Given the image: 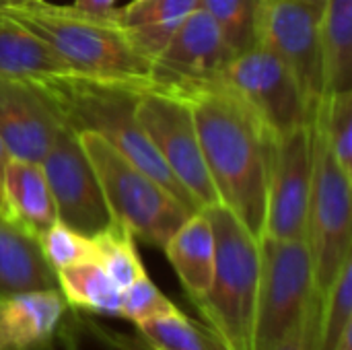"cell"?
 Listing matches in <instances>:
<instances>
[{
	"mask_svg": "<svg viewBox=\"0 0 352 350\" xmlns=\"http://www.w3.org/2000/svg\"><path fill=\"white\" fill-rule=\"evenodd\" d=\"M186 101L219 202L260 239L276 136L225 83Z\"/></svg>",
	"mask_w": 352,
	"mask_h": 350,
	"instance_id": "6da1fadb",
	"label": "cell"
},
{
	"mask_svg": "<svg viewBox=\"0 0 352 350\" xmlns=\"http://www.w3.org/2000/svg\"><path fill=\"white\" fill-rule=\"evenodd\" d=\"M0 12L39 37L76 74L151 89V60L111 14H91L47 0H0Z\"/></svg>",
	"mask_w": 352,
	"mask_h": 350,
	"instance_id": "7a4b0ae2",
	"label": "cell"
},
{
	"mask_svg": "<svg viewBox=\"0 0 352 350\" xmlns=\"http://www.w3.org/2000/svg\"><path fill=\"white\" fill-rule=\"evenodd\" d=\"M37 85L62 124H66L72 132H95L103 136L113 149H118L136 167L167 188L190 210H200L167 169L136 120V101L142 89L99 80L76 72H68Z\"/></svg>",
	"mask_w": 352,
	"mask_h": 350,
	"instance_id": "3957f363",
	"label": "cell"
},
{
	"mask_svg": "<svg viewBox=\"0 0 352 350\" xmlns=\"http://www.w3.org/2000/svg\"><path fill=\"white\" fill-rule=\"evenodd\" d=\"M202 212L214 233V274L210 289L192 303L225 350H252L260 239L221 202L202 208Z\"/></svg>",
	"mask_w": 352,
	"mask_h": 350,
	"instance_id": "277c9868",
	"label": "cell"
},
{
	"mask_svg": "<svg viewBox=\"0 0 352 350\" xmlns=\"http://www.w3.org/2000/svg\"><path fill=\"white\" fill-rule=\"evenodd\" d=\"M76 136L99 179L111 219L128 227L136 239L163 250L194 210L136 167L103 136L95 132H78Z\"/></svg>",
	"mask_w": 352,
	"mask_h": 350,
	"instance_id": "5b68a950",
	"label": "cell"
},
{
	"mask_svg": "<svg viewBox=\"0 0 352 350\" xmlns=\"http://www.w3.org/2000/svg\"><path fill=\"white\" fill-rule=\"evenodd\" d=\"M314 173L307 206L305 241L309 248L314 291L322 301L338 276L340 266L352 254L351 231V182L334 155L314 118Z\"/></svg>",
	"mask_w": 352,
	"mask_h": 350,
	"instance_id": "8992f818",
	"label": "cell"
},
{
	"mask_svg": "<svg viewBox=\"0 0 352 350\" xmlns=\"http://www.w3.org/2000/svg\"><path fill=\"white\" fill-rule=\"evenodd\" d=\"M314 270L305 239L260 237V285L252 350H270L311 309Z\"/></svg>",
	"mask_w": 352,
	"mask_h": 350,
	"instance_id": "52a82bcc",
	"label": "cell"
},
{
	"mask_svg": "<svg viewBox=\"0 0 352 350\" xmlns=\"http://www.w3.org/2000/svg\"><path fill=\"white\" fill-rule=\"evenodd\" d=\"M136 120L167 169L190 194L196 206L202 210L217 204L219 198L204 163L190 103L177 95L153 89L140 91Z\"/></svg>",
	"mask_w": 352,
	"mask_h": 350,
	"instance_id": "ba28073f",
	"label": "cell"
},
{
	"mask_svg": "<svg viewBox=\"0 0 352 350\" xmlns=\"http://www.w3.org/2000/svg\"><path fill=\"white\" fill-rule=\"evenodd\" d=\"M233 52L212 17L200 6L173 31L151 62V89L188 99L225 83Z\"/></svg>",
	"mask_w": 352,
	"mask_h": 350,
	"instance_id": "9c48e42d",
	"label": "cell"
},
{
	"mask_svg": "<svg viewBox=\"0 0 352 350\" xmlns=\"http://www.w3.org/2000/svg\"><path fill=\"white\" fill-rule=\"evenodd\" d=\"M225 85L274 136L307 126L316 118L291 70L262 43L233 56L225 72Z\"/></svg>",
	"mask_w": 352,
	"mask_h": 350,
	"instance_id": "30bf717a",
	"label": "cell"
},
{
	"mask_svg": "<svg viewBox=\"0 0 352 350\" xmlns=\"http://www.w3.org/2000/svg\"><path fill=\"white\" fill-rule=\"evenodd\" d=\"M320 17L314 0H264L258 39L291 70L314 116L324 97Z\"/></svg>",
	"mask_w": 352,
	"mask_h": 350,
	"instance_id": "8fae6325",
	"label": "cell"
},
{
	"mask_svg": "<svg viewBox=\"0 0 352 350\" xmlns=\"http://www.w3.org/2000/svg\"><path fill=\"white\" fill-rule=\"evenodd\" d=\"M39 165L43 169L58 221L85 235H95L113 221L78 136L66 124L56 132Z\"/></svg>",
	"mask_w": 352,
	"mask_h": 350,
	"instance_id": "7c38bea8",
	"label": "cell"
},
{
	"mask_svg": "<svg viewBox=\"0 0 352 350\" xmlns=\"http://www.w3.org/2000/svg\"><path fill=\"white\" fill-rule=\"evenodd\" d=\"M314 173V128L299 126L274 138L266 217L260 237L305 239Z\"/></svg>",
	"mask_w": 352,
	"mask_h": 350,
	"instance_id": "4fadbf2b",
	"label": "cell"
},
{
	"mask_svg": "<svg viewBox=\"0 0 352 350\" xmlns=\"http://www.w3.org/2000/svg\"><path fill=\"white\" fill-rule=\"evenodd\" d=\"M60 126L37 83L0 76V140L10 157L41 163Z\"/></svg>",
	"mask_w": 352,
	"mask_h": 350,
	"instance_id": "5bb4252c",
	"label": "cell"
},
{
	"mask_svg": "<svg viewBox=\"0 0 352 350\" xmlns=\"http://www.w3.org/2000/svg\"><path fill=\"white\" fill-rule=\"evenodd\" d=\"M66 307L58 287L0 295V350H41L52 342Z\"/></svg>",
	"mask_w": 352,
	"mask_h": 350,
	"instance_id": "9a60e30c",
	"label": "cell"
},
{
	"mask_svg": "<svg viewBox=\"0 0 352 350\" xmlns=\"http://www.w3.org/2000/svg\"><path fill=\"white\" fill-rule=\"evenodd\" d=\"M2 217L35 239L56 221L54 200L39 163L8 159L4 169Z\"/></svg>",
	"mask_w": 352,
	"mask_h": 350,
	"instance_id": "2e32d148",
	"label": "cell"
},
{
	"mask_svg": "<svg viewBox=\"0 0 352 350\" xmlns=\"http://www.w3.org/2000/svg\"><path fill=\"white\" fill-rule=\"evenodd\" d=\"M163 252L188 297L200 299L210 289L214 274V233L208 217L202 210L192 212L169 237Z\"/></svg>",
	"mask_w": 352,
	"mask_h": 350,
	"instance_id": "e0dca14e",
	"label": "cell"
},
{
	"mask_svg": "<svg viewBox=\"0 0 352 350\" xmlns=\"http://www.w3.org/2000/svg\"><path fill=\"white\" fill-rule=\"evenodd\" d=\"M72 72L52 47L0 12V76L45 83Z\"/></svg>",
	"mask_w": 352,
	"mask_h": 350,
	"instance_id": "ac0fdd59",
	"label": "cell"
},
{
	"mask_svg": "<svg viewBox=\"0 0 352 350\" xmlns=\"http://www.w3.org/2000/svg\"><path fill=\"white\" fill-rule=\"evenodd\" d=\"M54 287L56 274L45 264L37 239L0 217V295Z\"/></svg>",
	"mask_w": 352,
	"mask_h": 350,
	"instance_id": "d6986e66",
	"label": "cell"
},
{
	"mask_svg": "<svg viewBox=\"0 0 352 350\" xmlns=\"http://www.w3.org/2000/svg\"><path fill=\"white\" fill-rule=\"evenodd\" d=\"M324 97L351 91L352 0H324L320 17Z\"/></svg>",
	"mask_w": 352,
	"mask_h": 350,
	"instance_id": "ffe728a7",
	"label": "cell"
},
{
	"mask_svg": "<svg viewBox=\"0 0 352 350\" xmlns=\"http://www.w3.org/2000/svg\"><path fill=\"white\" fill-rule=\"evenodd\" d=\"M56 287L66 305L101 316H120L122 289L109 278L97 260H87L58 270Z\"/></svg>",
	"mask_w": 352,
	"mask_h": 350,
	"instance_id": "44dd1931",
	"label": "cell"
},
{
	"mask_svg": "<svg viewBox=\"0 0 352 350\" xmlns=\"http://www.w3.org/2000/svg\"><path fill=\"white\" fill-rule=\"evenodd\" d=\"M93 241L95 260L122 291L146 274L136 250V237L122 223L111 221L105 229L93 235Z\"/></svg>",
	"mask_w": 352,
	"mask_h": 350,
	"instance_id": "7402d4cb",
	"label": "cell"
},
{
	"mask_svg": "<svg viewBox=\"0 0 352 350\" xmlns=\"http://www.w3.org/2000/svg\"><path fill=\"white\" fill-rule=\"evenodd\" d=\"M153 350H225L221 340L182 309L136 326Z\"/></svg>",
	"mask_w": 352,
	"mask_h": 350,
	"instance_id": "603a6c76",
	"label": "cell"
},
{
	"mask_svg": "<svg viewBox=\"0 0 352 350\" xmlns=\"http://www.w3.org/2000/svg\"><path fill=\"white\" fill-rule=\"evenodd\" d=\"M200 6L212 17L235 56L258 45L264 0H200Z\"/></svg>",
	"mask_w": 352,
	"mask_h": 350,
	"instance_id": "cb8c5ba5",
	"label": "cell"
},
{
	"mask_svg": "<svg viewBox=\"0 0 352 350\" xmlns=\"http://www.w3.org/2000/svg\"><path fill=\"white\" fill-rule=\"evenodd\" d=\"M349 328H352V254L340 266L326 297L320 301L316 350H334Z\"/></svg>",
	"mask_w": 352,
	"mask_h": 350,
	"instance_id": "d4e9b609",
	"label": "cell"
},
{
	"mask_svg": "<svg viewBox=\"0 0 352 350\" xmlns=\"http://www.w3.org/2000/svg\"><path fill=\"white\" fill-rule=\"evenodd\" d=\"M316 122L338 165L352 173V89L322 97Z\"/></svg>",
	"mask_w": 352,
	"mask_h": 350,
	"instance_id": "484cf974",
	"label": "cell"
},
{
	"mask_svg": "<svg viewBox=\"0 0 352 350\" xmlns=\"http://www.w3.org/2000/svg\"><path fill=\"white\" fill-rule=\"evenodd\" d=\"M37 245L54 274L72 264L95 260L93 235H85L58 219L37 237Z\"/></svg>",
	"mask_w": 352,
	"mask_h": 350,
	"instance_id": "4316f807",
	"label": "cell"
},
{
	"mask_svg": "<svg viewBox=\"0 0 352 350\" xmlns=\"http://www.w3.org/2000/svg\"><path fill=\"white\" fill-rule=\"evenodd\" d=\"M196 8H200V0H132L116 8L113 17L124 27L179 25Z\"/></svg>",
	"mask_w": 352,
	"mask_h": 350,
	"instance_id": "83f0119b",
	"label": "cell"
},
{
	"mask_svg": "<svg viewBox=\"0 0 352 350\" xmlns=\"http://www.w3.org/2000/svg\"><path fill=\"white\" fill-rule=\"evenodd\" d=\"M173 311H179V307L171 299H167L163 291H159V287L148 278V274H144L122 291V305L118 318L140 326L148 320L169 316Z\"/></svg>",
	"mask_w": 352,
	"mask_h": 350,
	"instance_id": "f1b7e54d",
	"label": "cell"
},
{
	"mask_svg": "<svg viewBox=\"0 0 352 350\" xmlns=\"http://www.w3.org/2000/svg\"><path fill=\"white\" fill-rule=\"evenodd\" d=\"M318 309L320 301L314 299L309 314L291 328L270 350H316L318 347Z\"/></svg>",
	"mask_w": 352,
	"mask_h": 350,
	"instance_id": "f546056e",
	"label": "cell"
},
{
	"mask_svg": "<svg viewBox=\"0 0 352 350\" xmlns=\"http://www.w3.org/2000/svg\"><path fill=\"white\" fill-rule=\"evenodd\" d=\"M72 6L91 14H111L116 10V0H72Z\"/></svg>",
	"mask_w": 352,
	"mask_h": 350,
	"instance_id": "4dcf8cb0",
	"label": "cell"
},
{
	"mask_svg": "<svg viewBox=\"0 0 352 350\" xmlns=\"http://www.w3.org/2000/svg\"><path fill=\"white\" fill-rule=\"evenodd\" d=\"M10 155L8 151L4 149L2 140H0V217L4 212V169H6V163H8Z\"/></svg>",
	"mask_w": 352,
	"mask_h": 350,
	"instance_id": "1f68e13d",
	"label": "cell"
},
{
	"mask_svg": "<svg viewBox=\"0 0 352 350\" xmlns=\"http://www.w3.org/2000/svg\"><path fill=\"white\" fill-rule=\"evenodd\" d=\"M334 350H352V328H349V330L342 334V338H340L338 347H336Z\"/></svg>",
	"mask_w": 352,
	"mask_h": 350,
	"instance_id": "d6a6232c",
	"label": "cell"
},
{
	"mask_svg": "<svg viewBox=\"0 0 352 350\" xmlns=\"http://www.w3.org/2000/svg\"><path fill=\"white\" fill-rule=\"evenodd\" d=\"M314 2H320V4H324V0H314Z\"/></svg>",
	"mask_w": 352,
	"mask_h": 350,
	"instance_id": "836d02e7",
	"label": "cell"
}]
</instances>
